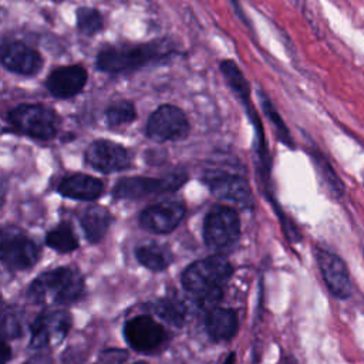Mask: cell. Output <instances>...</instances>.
I'll return each instance as SVG.
<instances>
[{
  "label": "cell",
  "mask_w": 364,
  "mask_h": 364,
  "mask_svg": "<svg viewBox=\"0 0 364 364\" xmlns=\"http://www.w3.org/2000/svg\"><path fill=\"white\" fill-rule=\"evenodd\" d=\"M10 355H11V350H10V347L4 343V344H3V353H1V364H6L7 360L10 358Z\"/></svg>",
  "instance_id": "cell-30"
},
{
  "label": "cell",
  "mask_w": 364,
  "mask_h": 364,
  "mask_svg": "<svg viewBox=\"0 0 364 364\" xmlns=\"http://www.w3.org/2000/svg\"><path fill=\"white\" fill-rule=\"evenodd\" d=\"M71 327V317L64 310L47 311L40 314L31 324L33 348H44L63 341Z\"/></svg>",
  "instance_id": "cell-10"
},
{
  "label": "cell",
  "mask_w": 364,
  "mask_h": 364,
  "mask_svg": "<svg viewBox=\"0 0 364 364\" xmlns=\"http://www.w3.org/2000/svg\"><path fill=\"white\" fill-rule=\"evenodd\" d=\"M155 313L165 321L173 326H182L186 316V309L183 303L173 297H165L156 301L154 307Z\"/></svg>",
  "instance_id": "cell-23"
},
{
  "label": "cell",
  "mask_w": 364,
  "mask_h": 364,
  "mask_svg": "<svg viewBox=\"0 0 364 364\" xmlns=\"http://www.w3.org/2000/svg\"><path fill=\"white\" fill-rule=\"evenodd\" d=\"M40 249L30 237L14 226H7L1 233V262L10 270H24L36 264Z\"/></svg>",
  "instance_id": "cell-6"
},
{
  "label": "cell",
  "mask_w": 364,
  "mask_h": 364,
  "mask_svg": "<svg viewBox=\"0 0 364 364\" xmlns=\"http://www.w3.org/2000/svg\"><path fill=\"white\" fill-rule=\"evenodd\" d=\"M135 115H136V112H135L134 104L127 100H121V101L111 104L105 111L107 121L111 127H119L124 124H129L135 119Z\"/></svg>",
  "instance_id": "cell-24"
},
{
  "label": "cell",
  "mask_w": 364,
  "mask_h": 364,
  "mask_svg": "<svg viewBox=\"0 0 364 364\" xmlns=\"http://www.w3.org/2000/svg\"><path fill=\"white\" fill-rule=\"evenodd\" d=\"M1 63L9 71L21 75L37 74L43 67L41 55L34 48L20 41L3 44Z\"/></svg>",
  "instance_id": "cell-14"
},
{
  "label": "cell",
  "mask_w": 364,
  "mask_h": 364,
  "mask_svg": "<svg viewBox=\"0 0 364 364\" xmlns=\"http://www.w3.org/2000/svg\"><path fill=\"white\" fill-rule=\"evenodd\" d=\"M85 161L102 173H112L128 168L131 158L122 145L108 139H97L87 148Z\"/></svg>",
  "instance_id": "cell-11"
},
{
  "label": "cell",
  "mask_w": 364,
  "mask_h": 364,
  "mask_svg": "<svg viewBox=\"0 0 364 364\" xmlns=\"http://www.w3.org/2000/svg\"><path fill=\"white\" fill-rule=\"evenodd\" d=\"M87 82V71L81 65H65L54 70L46 85L57 98H70L78 94Z\"/></svg>",
  "instance_id": "cell-15"
},
{
  "label": "cell",
  "mask_w": 364,
  "mask_h": 364,
  "mask_svg": "<svg viewBox=\"0 0 364 364\" xmlns=\"http://www.w3.org/2000/svg\"><path fill=\"white\" fill-rule=\"evenodd\" d=\"M24 364H53V360L48 354H36L28 358Z\"/></svg>",
  "instance_id": "cell-29"
},
{
  "label": "cell",
  "mask_w": 364,
  "mask_h": 364,
  "mask_svg": "<svg viewBox=\"0 0 364 364\" xmlns=\"http://www.w3.org/2000/svg\"><path fill=\"white\" fill-rule=\"evenodd\" d=\"M316 260L328 291L336 299H348L353 293V283L346 262L337 253L321 247L316 249Z\"/></svg>",
  "instance_id": "cell-8"
},
{
  "label": "cell",
  "mask_w": 364,
  "mask_h": 364,
  "mask_svg": "<svg viewBox=\"0 0 364 364\" xmlns=\"http://www.w3.org/2000/svg\"><path fill=\"white\" fill-rule=\"evenodd\" d=\"M185 216V205L179 200H162L142 210L141 225L155 233H168L173 230Z\"/></svg>",
  "instance_id": "cell-13"
},
{
  "label": "cell",
  "mask_w": 364,
  "mask_h": 364,
  "mask_svg": "<svg viewBox=\"0 0 364 364\" xmlns=\"http://www.w3.org/2000/svg\"><path fill=\"white\" fill-rule=\"evenodd\" d=\"M111 215L102 206H91L81 216V226L91 243L100 242L111 225Z\"/></svg>",
  "instance_id": "cell-19"
},
{
  "label": "cell",
  "mask_w": 364,
  "mask_h": 364,
  "mask_svg": "<svg viewBox=\"0 0 364 364\" xmlns=\"http://www.w3.org/2000/svg\"><path fill=\"white\" fill-rule=\"evenodd\" d=\"M223 364H235V354L233 353H230L229 355H228V358L225 360V363Z\"/></svg>",
  "instance_id": "cell-31"
},
{
  "label": "cell",
  "mask_w": 364,
  "mask_h": 364,
  "mask_svg": "<svg viewBox=\"0 0 364 364\" xmlns=\"http://www.w3.org/2000/svg\"><path fill=\"white\" fill-rule=\"evenodd\" d=\"M77 27L85 36H92L102 28V16L91 7L77 10Z\"/></svg>",
  "instance_id": "cell-25"
},
{
  "label": "cell",
  "mask_w": 364,
  "mask_h": 364,
  "mask_svg": "<svg viewBox=\"0 0 364 364\" xmlns=\"http://www.w3.org/2000/svg\"><path fill=\"white\" fill-rule=\"evenodd\" d=\"M222 73L225 75V78L228 80V82L230 84V87L243 98L246 100L249 95V85L245 80V77L242 75V73L239 71V68L232 63V61H223L222 65Z\"/></svg>",
  "instance_id": "cell-26"
},
{
  "label": "cell",
  "mask_w": 364,
  "mask_h": 364,
  "mask_svg": "<svg viewBox=\"0 0 364 364\" xmlns=\"http://www.w3.org/2000/svg\"><path fill=\"white\" fill-rule=\"evenodd\" d=\"M186 181L185 173H172L164 178L134 176L121 179L114 188V196L119 199H135L154 193H164L178 189Z\"/></svg>",
  "instance_id": "cell-9"
},
{
  "label": "cell",
  "mask_w": 364,
  "mask_h": 364,
  "mask_svg": "<svg viewBox=\"0 0 364 364\" xmlns=\"http://www.w3.org/2000/svg\"><path fill=\"white\" fill-rule=\"evenodd\" d=\"M84 282L78 272L58 267L40 274L28 287V297L38 304H68L77 300Z\"/></svg>",
  "instance_id": "cell-2"
},
{
  "label": "cell",
  "mask_w": 364,
  "mask_h": 364,
  "mask_svg": "<svg viewBox=\"0 0 364 364\" xmlns=\"http://www.w3.org/2000/svg\"><path fill=\"white\" fill-rule=\"evenodd\" d=\"M135 255L142 266H145L154 272L164 270L172 263L171 250L166 246L158 245V243L142 245L136 249Z\"/></svg>",
  "instance_id": "cell-20"
},
{
  "label": "cell",
  "mask_w": 364,
  "mask_h": 364,
  "mask_svg": "<svg viewBox=\"0 0 364 364\" xmlns=\"http://www.w3.org/2000/svg\"><path fill=\"white\" fill-rule=\"evenodd\" d=\"M311 154H313L317 171H318L321 179L324 181L327 189L330 191V193L336 198L344 196V193H346L344 183H343L341 178L338 176V173L334 171L333 165L328 162V159L320 151H314Z\"/></svg>",
  "instance_id": "cell-21"
},
{
  "label": "cell",
  "mask_w": 364,
  "mask_h": 364,
  "mask_svg": "<svg viewBox=\"0 0 364 364\" xmlns=\"http://www.w3.org/2000/svg\"><path fill=\"white\" fill-rule=\"evenodd\" d=\"M189 128L183 111L175 105L165 104L151 114L146 122V135L156 142L179 141L189 134Z\"/></svg>",
  "instance_id": "cell-7"
},
{
  "label": "cell",
  "mask_w": 364,
  "mask_h": 364,
  "mask_svg": "<svg viewBox=\"0 0 364 364\" xmlns=\"http://www.w3.org/2000/svg\"><path fill=\"white\" fill-rule=\"evenodd\" d=\"M240 236V220L229 206L216 205L205 218L203 239L209 247L226 249L237 242Z\"/></svg>",
  "instance_id": "cell-5"
},
{
  "label": "cell",
  "mask_w": 364,
  "mask_h": 364,
  "mask_svg": "<svg viewBox=\"0 0 364 364\" xmlns=\"http://www.w3.org/2000/svg\"><path fill=\"white\" fill-rule=\"evenodd\" d=\"M46 243L47 246H50L51 249L60 253H70L78 247L75 235L73 233L71 228L65 223L50 230L46 236Z\"/></svg>",
  "instance_id": "cell-22"
},
{
  "label": "cell",
  "mask_w": 364,
  "mask_h": 364,
  "mask_svg": "<svg viewBox=\"0 0 364 364\" xmlns=\"http://www.w3.org/2000/svg\"><path fill=\"white\" fill-rule=\"evenodd\" d=\"M102 182L85 173H74L61 179L58 183V192L63 196L77 200H94L102 193Z\"/></svg>",
  "instance_id": "cell-17"
},
{
  "label": "cell",
  "mask_w": 364,
  "mask_h": 364,
  "mask_svg": "<svg viewBox=\"0 0 364 364\" xmlns=\"http://www.w3.org/2000/svg\"><path fill=\"white\" fill-rule=\"evenodd\" d=\"M232 264L222 256H209L189 264L182 273L183 287L202 304L216 303L222 297V286L232 276Z\"/></svg>",
  "instance_id": "cell-1"
},
{
  "label": "cell",
  "mask_w": 364,
  "mask_h": 364,
  "mask_svg": "<svg viewBox=\"0 0 364 364\" xmlns=\"http://www.w3.org/2000/svg\"><path fill=\"white\" fill-rule=\"evenodd\" d=\"M212 193L220 199L249 206L252 203V193L245 179L228 173L213 172L205 178Z\"/></svg>",
  "instance_id": "cell-16"
},
{
  "label": "cell",
  "mask_w": 364,
  "mask_h": 364,
  "mask_svg": "<svg viewBox=\"0 0 364 364\" xmlns=\"http://www.w3.org/2000/svg\"><path fill=\"white\" fill-rule=\"evenodd\" d=\"M9 121L20 132L43 141L54 138L60 128L58 115L37 104H21L13 108L9 112Z\"/></svg>",
  "instance_id": "cell-4"
},
{
  "label": "cell",
  "mask_w": 364,
  "mask_h": 364,
  "mask_svg": "<svg viewBox=\"0 0 364 364\" xmlns=\"http://www.w3.org/2000/svg\"><path fill=\"white\" fill-rule=\"evenodd\" d=\"M169 53L171 47H165L162 43L109 47L100 51L97 57V67L105 73L131 71L148 64L149 61L159 60Z\"/></svg>",
  "instance_id": "cell-3"
},
{
  "label": "cell",
  "mask_w": 364,
  "mask_h": 364,
  "mask_svg": "<svg viewBox=\"0 0 364 364\" xmlns=\"http://www.w3.org/2000/svg\"><path fill=\"white\" fill-rule=\"evenodd\" d=\"M124 334L128 344L139 353L152 351L165 340L164 327L145 314L131 318L124 327Z\"/></svg>",
  "instance_id": "cell-12"
},
{
  "label": "cell",
  "mask_w": 364,
  "mask_h": 364,
  "mask_svg": "<svg viewBox=\"0 0 364 364\" xmlns=\"http://www.w3.org/2000/svg\"><path fill=\"white\" fill-rule=\"evenodd\" d=\"M135 364H146V363H144V361H139V363H135Z\"/></svg>",
  "instance_id": "cell-32"
},
{
  "label": "cell",
  "mask_w": 364,
  "mask_h": 364,
  "mask_svg": "<svg viewBox=\"0 0 364 364\" xmlns=\"http://www.w3.org/2000/svg\"><path fill=\"white\" fill-rule=\"evenodd\" d=\"M1 333H3V338L9 340V338H16L21 334V326H20V320L18 317L14 314V311L11 310H4L3 311V317H1Z\"/></svg>",
  "instance_id": "cell-27"
},
{
  "label": "cell",
  "mask_w": 364,
  "mask_h": 364,
  "mask_svg": "<svg viewBox=\"0 0 364 364\" xmlns=\"http://www.w3.org/2000/svg\"><path fill=\"white\" fill-rule=\"evenodd\" d=\"M206 328L209 336L216 340H229L237 331V317L233 310L213 309L208 314Z\"/></svg>",
  "instance_id": "cell-18"
},
{
  "label": "cell",
  "mask_w": 364,
  "mask_h": 364,
  "mask_svg": "<svg viewBox=\"0 0 364 364\" xmlns=\"http://www.w3.org/2000/svg\"><path fill=\"white\" fill-rule=\"evenodd\" d=\"M264 108H266V112H267V115L272 118V121L276 124V128H277V132H279V135H280V139L283 141V144H286V145H289L290 148H294V145H293V141H291V136H290V134H289V131H287V128H286V125L280 121V117L277 115V112L274 111V108L269 104V101H266L264 100Z\"/></svg>",
  "instance_id": "cell-28"
}]
</instances>
